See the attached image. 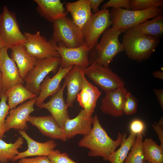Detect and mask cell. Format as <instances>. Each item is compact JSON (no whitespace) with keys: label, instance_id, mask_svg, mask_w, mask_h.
I'll list each match as a JSON object with an SVG mask.
<instances>
[{"label":"cell","instance_id":"cell-1","mask_svg":"<svg viewBox=\"0 0 163 163\" xmlns=\"http://www.w3.org/2000/svg\"><path fill=\"white\" fill-rule=\"evenodd\" d=\"M93 117V127L90 132L79 141L78 145L88 149L89 156H101L104 160H107L120 145L124 133H119L117 139H112L102 126L97 115L95 114Z\"/></svg>","mask_w":163,"mask_h":163},{"label":"cell","instance_id":"cell-2","mask_svg":"<svg viewBox=\"0 0 163 163\" xmlns=\"http://www.w3.org/2000/svg\"><path fill=\"white\" fill-rule=\"evenodd\" d=\"M126 30L122 28L108 27L103 33L99 42L90 51V64L96 63L109 67L113 58L124 51L123 46L120 41V35Z\"/></svg>","mask_w":163,"mask_h":163},{"label":"cell","instance_id":"cell-3","mask_svg":"<svg viewBox=\"0 0 163 163\" xmlns=\"http://www.w3.org/2000/svg\"><path fill=\"white\" fill-rule=\"evenodd\" d=\"M123 33L124 51L130 59L138 62L149 58L160 42V39L127 30Z\"/></svg>","mask_w":163,"mask_h":163},{"label":"cell","instance_id":"cell-4","mask_svg":"<svg viewBox=\"0 0 163 163\" xmlns=\"http://www.w3.org/2000/svg\"><path fill=\"white\" fill-rule=\"evenodd\" d=\"M162 11L161 8L156 7L143 11L112 8L110 12L112 27L126 30L155 17L162 13Z\"/></svg>","mask_w":163,"mask_h":163},{"label":"cell","instance_id":"cell-5","mask_svg":"<svg viewBox=\"0 0 163 163\" xmlns=\"http://www.w3.org/2000/svg\"><path fill=\"white\" fill-rule=\"evenodd\" d=\"M51 39L56 44L62 43L69 48H75L85 44L81 29L67 16L53 22Z\"/></svg>","mask_w":163,"mask_h":163},{"label":"cell","instance_id":"cell-6","mask_svg":"<svg viewBox=\"0 0 163 163\" xmlns=\"http://www.w3.org/2000/svg\"><path fill=\"white\" fill-rule=\"evenodd\" d=\"M112 24L107 9H102L92 14L81 29L85 44L90 51L97 44L101 35Z\"/></svg>","mask_w":163,"mask_h":163},{"label":"cell","instance_id":"cell-7","mask_svg":"<svg viewBox=\"0 0 163 163\" xmlns=\"http://www.w3.org/2000/svg\"><path fill=\"white\" fill-rule=\"evenodd\" d=\"M61 63L60 57L37 59L34 67L24 79L25 87L37 96L42 81L50 73H56Z\"/></svg>","mask_w":163,"mask_h":163},{"label":"cell","instance_id":"cell-8","mask_svg":"<svg viewBox=\"0 0 163 163\" xmlns=\"http://www.w3.org/2000/svg\"><path fill=\"white\" fill-rule=\"evenodd\" d=\"M0 34L4 46L8 49L24 45L25 40L21 31L16 14L4 6L0 14Z\"/></svg>","mask_w":163,"mask_h":163},{"label":"cell","instance_id":"cell-9","mask_svg":"<svg viewBox=\"0 0 163 163\" xmlns=\"http://www.w3.org/2000/svg\"><path fill=\"white\" fill-rule=\"evenodd\" d=\"M85 76L105 93L124 86V81L109 67L92 63L84 69Z\"/></svg>","mask_w":163,"mask_h":163},{"label":"cell","instance_id":"cell-10","mask_svg":"<svg viewBox=\"0 0 163 163\" xmlns=\"http://www.w3.org/2000/svg\"><path fill=\"white\" fill-rule=\"evenodd\" d=\"M23 45L26 52L37 59L60 57L55 48L56 43L51 39L48 40L39 31L35 34L25 32Z\"/></svg>","mask_w":163,"mask_h":163},{"label":"cell","instance_id":"cell-11","mask_svg":"<svg viewBox=\"0 0 163 163\" xmlns=\"http://www.w3.org/2000/svg\"><path fill=\"white\" fill-rule=\"evenodd\" d=\"M55 48L61 58L60 67L62 68L76 66L85 69L90 64V50L85 44L78 47L69 48L60 42L55 44Z\"/></svg>","mask_w":163,"mask_h":163},{"label":"cell","instance_id":"cell-12","mask_svg":"<svg viewBox=\"0 0 163 163\" xmlns=\"http://www.w3.org/2000/svg\"><path fill=\"white\" fill-rule=\"evenodd\" d=\"M8 49L4 46L0 52L2 92L4 93L15 85L24 83L15 62L8 55Z\"/></svg>","mask_w":163,"mask_h":163},{"label":"cell","instance_id":"cell-13","mask_svg":"<svg viewBox=\"0 0 163 163\" xmlns=\"http://www.w3.org/2000/svg\"><path fill=\"white\" fill-rule=\"evenodd\" d=\"M37 98L29 99L17 107L10 109L5 121L6 132L11 129L23 131L28 129L27 122L30 114L35 110L34 105Z\"/></svg>","mask_w":163,"mask_h":163},{"label":"cell","instance_id":"cell-14","mask_svg":"<svg viewBox=\"0 0 163 163\" xmlns=\"http://www.w3.org/2000/svg\"><path fill=\"white\" fill-rule=\"evenodd\" d=\"M66 87L64 81L59 91L52 95L47 102L43 103L37 107L39 109L47 110L51 114L59 126L63 129L66 120L70 117L68 114L69 107L63 97V92Z\"/></svg>","mask_w":163,"mask_h":163},{"label":"cell","instance_id":"cell-15","mask_svg":"<svg viewBox=\"0 0 163 163\" xmlns=\"http://www.w3.org/2000/svg\"><path fill=\"white\" fill-rule=\"evenodd\" d=\"M21 136L26 141L28 148L26 151L19 152L13 159L12 161L14 162L21 158L33 156L49 155L57 152L59 150H55L57 144L53 139L44 142L37 141L30 137L25 131L19 130Z\"/></svg>","mask_w":163,"mask_h":163},{"label":"cell","instance_id":"cell-16","mask_svg":"<svg viewBox=\"0 0 163 163\" xmlns=\"http://www.w3.org/2000/svg\"><path fill=\"white\" fill-rule=\"evenodd\" d=\"M128 92L124 86L106 92L101 101V110L104 113L114 117L122 116L124 114L123 106Z\"/></svg>","mask_w":163,"mask_h":163},{"label":"cell","instance_id":"cell-17","mask_svg":"<svg viewBox=\"0 0 163 163\" xmlns=\"http://www.w3.org/2000/svg\"><path fill=\"white\" fill-rule=\"evenodd\" d=\"M93 118L88 116L82 109L76 117L67 119L63 128L67 139H70L78 134L84 136L88 134L92 128Z\"/></svg>","mask_w":163,"mask_h":163},{"label":"cell","instance_id":"cell-18","mask_svg":"<svg viewBox=\"0 0 163 163\" xmlns=\"http://www.w3.org/2000/svg\"><path fill=\"white\" fill-rule=\"evenodd\" d=\"M28 122L37 127L42 134L48 137L63 141L67 140L63 129L59 126L51 115L30 116Z\"/></svg>","mask_w":163,"mask_h":163},{"label":"cell","instance_id":"cell-19","mask_svg":"<svg viewBox=\"0 0 163 163\" xmlns=\"http://www.w3.org/2000/svg\"><path fill=\"white\" fill-rule=\"evenodd\" d=\"M73 66L66 68H62L60 66L56 73L52 78L46 76L40 84V94L37 97L35 104L37 106L44 103L47 97L56 93L61 87V81Z\"/></svg>","mask_w":163,"mask_h":163},{"label":"cell","instance_id":"cell-20","mask_svg":"<svg viewBox=\"0 0 163 163\" xmlns=\"http://www.w3.org/2000/svg\"><path fill=\"white\" fill-rule=\"evenodd\" d=\"M84 69L74 66L64 78L67 90L65 102L69 107H73L74 102L82 89Z\"/></svg>","mask_w":163,"mask_h":163},{"label":"cell","instance_id":"cell-21","mask_svg":"<svg viewBox=\"0 0 163 163\" xmlns=\"http://www.w3.org/2000/svg\"><path fill=\"white\" fill-rule=\"evenodd\" d=\"M83 79L82 88L77 96V100L79 105L85 110L88 115L92 116L101 92L97 87L88 80L85 75Z\"/></svg>","mask_w":163,"mask_h":163},{"label":"cell","instance_id":"cell-22","mask_svg":"<svg viewBox=\"0 0 163 163\" xmlns=\"http://www.w3.org/2000/svg\"><path fill=\"white\" fill-rule=\"evenodd\" d=\"M39 14L47 21L53 22L67 16L68 12L60 0H34Z\"/></svg>","mask_w":163,"mask_h":163},{"label":"cell","instance_id":"cell-23","mask_svg":"<svg viewBox=\"0 0 163 163\" xmlns=\"http://www.w3.org/2000/svg\"><path fill=\"white\" fill-rule=\"evenodd\" d=\"M66 9L74 23L81 29L92 13L89 0H79L66 3Z\"/></svg>","mask_w":163,"mask_h":163},{"label":"cell","instance_id":"cell-24","mask_svg":"<svg viewBox=\"0 0 163 163\" xmlns=\"http://www.w3.org/2000/svg\"><path fill=\"white\" fill-rule=\"evenodd\" d=\"M10 57L15 62L21 78L24 79L27 73L34 67L37 59L26 51L23 45L11 49Z\"/></svg>","mask_w":163,"mask_h":163},{"label":"cell","instance_id":"cell-25","mask_svg":"<svg viewBox=\"0 0 163 163\" xmlns=\"http://www.w3.org/2000/svg\"><path fill=\"white\" fill-rule=\"evenodd\" d=\"M126 30L160 39L163 35V14Z\"/></svg>","mask_w":163,"mask_h":163},{"label":"cell","instance_id":"cell-26","mask_svg":"<svg viewBox=\"0 0 163 163\" xmlns=\"http://www.w3.org/2000/svg\"><path fill=\"white\" fill-rule=\"evenodd\" d=\"M5 94L7 97L10 109L16 107L18 105L27 100L37 97L21 84L15 85Z\"/></svg>","mask_w":163,"mask_h":163},{"label":"cell","instance_id":"cell-27","mask_svg":"<svg viewBox=\"0 0 163 163\" xmlns=\"http://www.w3.org/2000/svg\"><path fill=\"white\" fill-rule=\"evenodd\" d=\"M144 160L151 163H163V148L151 138H146L142 143Z\"/></svg>","mask_w":163,"mask_h":163},{"label":"cell","instance_id":"cell-28","mask_svg":"<svg viewBox=\"0 0 163 163\" xmlns=\"http://www.w3.org/2000/svg\"><path fill=\"white\" fill-rule=\"evenodd\" d=\"M136 136V134L130 132L126 138L127 134L124 133L120 147L110 155L107 160L111 163H123L135 141Z\"/></svg>","mask_w":163,"mask_h":163},{"label":"cell","instance_id":"cell-29","mask_svg":"<svg viewBox=\"0 0 163 163\" xmlns=\"http://www.w3.org/2000/svg\"><path fill=\"white\" fill-rule=\"evenodd\" d=\"M24 138L19 137L13 143H7L0 139V162L7 163L11 161L19 152L18 149L22 148Z\"/></svg>","mask_w":163,"mask_h":163},{"label":"cell","instance_id":"cell-30","mask_svg":"<svg viewBox=\"0 0 163 163\" xmlns=\"http://www.w3.org/2000/svg\"><path fill=\"white\" fill-rule=\"evenodd\" d=\"M143 134L136 135L135 141L123 163H143L144 156L142 147Z\"/></svg>","mask_w":163,"mask_h":163},{"label":"cell","instance_id":"cell-31","mask_svg":"<svg viewBox=\"0 0 163 163\" xmlns=\"http://www.w3.org/2000/svg\"><path fill=\"white\" fill-rule=\"evenodd\" d=\"M162 0H130L131 10L143 11L154 7L162 6Z\"/></svg>","mask_w":163,"mask_h":163},{"label":"cell","instance_id":"cell-32","mask_svg":"<svg viewBox=\"0 0 163 163\" xmlns=\"http://www.w3.org/2000/svg\"><path fill=\"white\" fill-rule=\"evenodd\" d=\"M7 100L6 94L2 92L0 100V139H2L6 132L5 121L10 110L9 106L6 103Z\"/></svg>","mask_w":163,"mask_h":163},{"label":"cell","instance_id":"cell-33","mask_svg":"<svg viewBox=\"0 0 163 163\" xmlns=\"http://www.w3.org/2000/svg\"><path fill=\"white\" fill-rule=\"evenodd\" d=\"M138 100L130 93L126 94L123 106V112L127 115L135 113L137 110Z\"/></svg>","mask_w":163,"mask_h":163},{"label":"cell","instance_id":"cell-34","mask_svg":"<svg viewBox=\"0 0 163 163\" xmlns=\"http://www.w3.org/2000/svg\"><path fill=\"white\" fill-rule=\"evenodd\" d=\"M51 163H78L70 158L66 153H61L59 150L48 156Z\"/></svg>","mask_w":163,"mask_h":163},{"label":"cell","instance_id":"cell-35","mask_svg":"<svg viewBox=\"0 0 163 163\" xmlns=\"http://www.w3.org/2000/svg\"><path fill=\"white\" fill-rule=\"evenodd\" d=\"M114 9L123 8L127 10H131L130 0H110L104 4L102 9H107L109 7Z\"/></svg>","mask_w":163,"mask_h":163},{"label":"cell","instance_id":"cell-36","mask_svg":"<svg viewBox=\"0 0 163 163\" xmlns=\"http://www.w3.org/2000/svg\"><path fill=\"white\" fill-rule=\"evenodd\" d=\"M144 123L141 120L136 119L133 120L130 123V132L136 134L142 133L145 129V126Z\"/></svg>","mask_w":163,"mask_h":163},{"label":"cell","instance_id":"cell-37","mask_svg":"<svg viewBox=\"0 0 163 163\" xmlns=\"http://www.w3.org/2000/svg\"><path fill=\"white\" fill-rule=\"evenodd\" d=\"M18 163H51L47 156H37L31 158H23L19 159Z\"/></svg>","mask_w":163,"mask_h":163},{"label":"cell","instance_id":"cell-38","mask_svg":"<svg viewBox=\"0 0 163 163\" xmlns=\"http://www.w3.org/2000/svg\"><path fill=\"white\" fill-rule=\"evenodd\" d=\"M153 128L157 133L160 142V146L163 148V118L161 117L157 122L152 125Z\"/></svg>","mask_w":163,"mask_h":163},{"label":"cell","instance_id":"cell-39","mask_svg":"<svg viewBox=\"0 0 163 163\" xmlns=\"http://www.w3.org/2000/svg\"><path fill=\"white\" fill-rule=\"evenodd\" d=\"M90 7L93 14L97 12L98 10V7L100 4L103 2V0H89Z\"/></svg>","mask_w":163,"mask_h":163},{"label":"cell","instance_id":"cell-40","mask_svg":"<svg viewBox=\"0 0 163 163\" xmlns=\"http://www.w3.org/2000/svg\"><path fill=\"white\" fill-rule=\"evenodd\" d=\"M154 92L159 103L163 110V89H154Z\"/></svg>","mask_w":163,"mask_h":163},{"label":"cell","instance_id":"cell-41","mask_svg":"<svg viewBox=\"0 0 163 163\" xmlns=\"http://www.w3.org/2000/svg\"><path fill=\"white\" fill-rule=\"evenodd\" d=\"M153 76L156 78L163 79V72L162 71L156 70L152 73Z\"/></svg>","mask_w":163,"mask_h":163},{"label":"cell","instance_id":"cell-42","mask_svg":"<svg viewBox=\"0 0 163 163\" xmlns=\"http://www.w3.org/2000/svg\"><path fill=\"white\" fill-rule=\"evenodd\" d=\"M2 93V74L0 70V100Z\"/></svg>","mask_w":163,"mask_h":163},{"label":"cell","instance_id":"cell-43","mask_svg":"<svg viewBox=\"0 0 163 163\" xmlns=\"http://www.w3.org/2000/svg\"><path fill=\"white\" fill-rule=\"evenodd\" d=\"M4 46H5L4 43L0 34V52L2 48Z\"/></svg>","mask_w":163,"mask_h":163},{"label":"cell","instance_id":"cell-44","mask_svg":"<svg viewBox=\"0 0 163 163\" xmlns=\"http://www.w3.org/2000/svg\"><path fill=\"white\" fill-rule=\"evenodd\" d=\"M143 163H150V162L144 161Z\"/></svg>","mask_w":163,"mask_h":163},{"label":"cell","instance_id":"cell-45","mask_svg":"<svg viewBox=\"0 0 163 163\" xmlns=\"http://www.w3.org/2000/svg\"><path fill=\"white\" fill-rule=\"evenodd\" d=\"M0 163H1V162H0Z\"/></svg>","mask_w":163,"mask_h":163}]
</instances>
